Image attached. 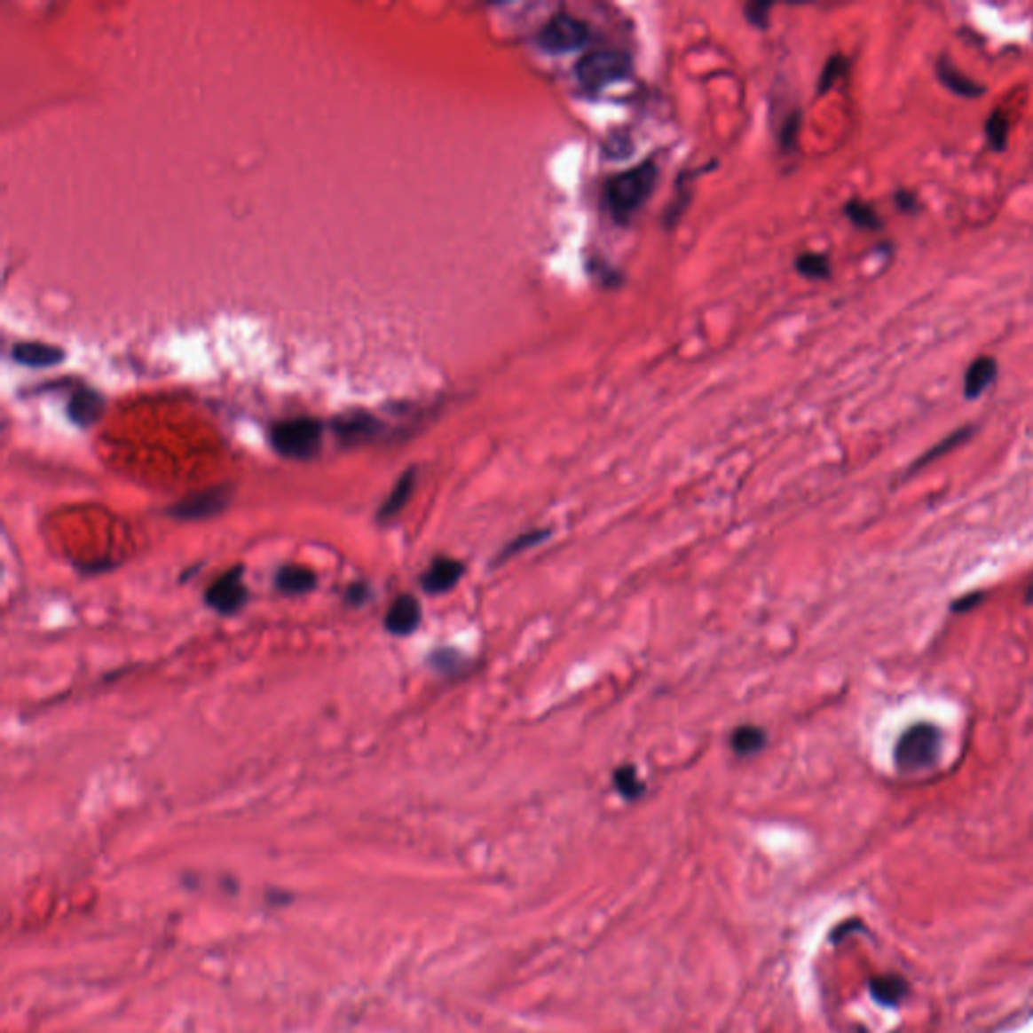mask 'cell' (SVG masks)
<instances>
[{
  "label": "cell",
  "mask_w": 1033,
  "mask_h": 1033,
  "mask_svg": "<svg viewBox=\"0 0 1033 1033\" xmlns=\"http://www.w3.org/2000/svg\"><path fill=\"white\" fill-rule=\"evenodd\" d=\"M656 176H658V170L652 160H648L644 164L626 170V172L616 174L614 178L608 180L606 204L618 223H626L646 204L656 186Z\"/></svg>",
  "instance_id": "cell-1"
},
{
  "label": "cell",
  "mask_w": 1033,
  "mask_h": 1033,
  "mask_svg": "<svg viewBox=\"0 0 1033 1033\" xmlns=\"http://www.w3.org/2000/svg\"><path fill=\"white\" fill-rule=\"evenodd\" d=\"M632 73V59L624 51H594L575 67V77L586 91L597 93L626 79Z\"/></svg>",
  "instance_id": "cell-2"
},
{
  "label": "cell",
  "mask_w": 1033,
  "mask_h": 1033,
  "mask_svg": "<svg viewBox=\"0 0 1033 1033\" xmlns=\"http://www.w3.org/2000/svg\"><path fill=\"white\" fill-rule=\"evenodd\" d=\"M323 428L313 418H293L272 428V448L285 459L307 461L319 453Z\"/></svg>",
  "instance_id": "cell-3"
},
{
  "label": "cell",
  "mask_w": 1033,
  "mask_h": 1033,
  "mask_svg": "<svg viewBox=\"0 0 1033 1033\" xmlns=\"http://www.w3.org/2000/svg\"><path fill=\"white\" fill-rule=\"evenodd\" d=\"M941 747V733L931 722H919L906 729L895 749L896 765L903 771H919L934 765Z\"/></svg>",
  "instance_id": "cell-4"
},
{
  "label": "cell",
  "mask_w": 1033,
  "mask_h": 1033,
  "mask_svg": "<svg viewBox=\"0 0 1033 1033\" xmlns=\"http://www.w3.org/2000/svg\"><path fill=\"white\" fill-rule=\"evenodd\" d=\"M589 39V27L572 14H556L537 35V43L551 55H565L581 49Z\"/></svg>",
  "instance_id": "cell-5"
},
{
  "label": "cell",
  "mask_w": 1033,
  "mask_h": 1033,
  "mask_svg": "<svg viewBox=\"0 0 1033 1033\" xmlns=\"http://www.w3.org/2000/svg\"><path fill=\"white\" fill-rule=\"evenodd\" d=\"M228 503H231L228 486H214V489L188 494L170 507L168 513L178 521H202L223 513Z\"/></svg>",
  "instance_id": "cell-6"
},
{
  "label": "cell",
  "mask_w": 1033,
  "mask_h": 1033,
  "mask_svg": "<svg viewBox=\"0 0 1033 1033\" xmlns=\"http://www.w3.org/2000/svg\"><path fill=\"white\" fill-rule=\"evenodd\" d=\"M247 600L248 589L245 586V581H242L241 567L220 575V578L209 587V592H206V603H209L212 610H217L218 614L225 616H233L239 610L245 608Z\"/></svg>",
  "instance_id": "cell-7"
},
{
  "label": "cell",
  "mask_w": 1033,
  "mask_h": 1033,
  "mask_svg": "<svg viewBox=\"0 0 1033 1033\" xmlns=\"http://www.w3.org/2000/svg\"><path fill=\"white\" fill-rule=\"evenodd\" d=\"M934 73H936V77H939L941 83L947 87L949 91H953L955 95H958V98L977 99L987 91L985 87L979 83V81L971 79L969 75H965V73L958 69L949 57H944V55L936 59Z\"/></svg>",
  "instance_id": "cell-8"
},
{
  "label": "cell",
  "mask_w": 1033,
  "mask_h": 1033,
  "mask_svg": "<svg viewBox=\"0 0 1033 1033\" xmlns=\"http://www.w3.org/2000/svg\"><path fill=\"white\" fill-rule=\"evenodd\" d=\"M382 422L366 412H351L348 416L337 418L334 422V430L339 438L348 445H359V442H367L378 437L382 432Z\"/></svg>",
  "instance_id": "cell-9"
},
{
  "label": "cell",
  "mask_w": 1033,
  "mask_h": 1033,
  "mask_svg": "<svg viewBox=\"0 0 1033 1033\" xmlns=\"http://www.w3.org/2000/svg\"><path fill=\"white\" fill-rule=\"evenodd\" d=\"M103 412H106V400H103V396L99 392H95V390L90 388L77 390L67 404V414L71 418V422L81 428H90L95 422H99Z\"/></svg>",
  "instance_id": "cell-10"
},
{
  "label": "cell",
  "mask_w": 1033,
  "mask_h": 1033,
  "mask_svg": "<svg viewBox=\"0 0 1033 1033\" xmlns=\"http://www.w3.org/2000/svg\"><path fill=\"white\" fill-rule=\"evenodd\" d=\"M998 374L999 364L995 358L981 356L977 359H973L971 366L966 367L963 378V394L966 400H977V398L983 396L989 386L998 380Z\"/></svg>",
  "instance_id": "cell-11"
},
{
  "label": "cell",
  "mask_w": 1033,
  "mask_h": 1033,
  "mask_svg": "<svg viewBox=\"0 0 1033 1033\" xmlns=\"http://www.w3.org/2000/svg\"><path fill=\"white\" fill-rule=\"evenodd\" d=\"M420 618H422V611H420V603L416 602V597L400 595L392 606H390L383 624H386V630L390 634H394V636H408V634L418 628Z\"/></svg>",
  "instance_id": "cell-12"
},
{
  "label": "cell",
  "mask_w": 1033,
  "mask_h": 1033,
  "mask_svg": "<svg viewBox=\"0 0 1033 1033\" xmlns=\"http://www.w3.org/2000/svg\"><path fill=\"white\" fill-rule=\"evenodd\" d=\"M462 573H464V565L461 562H456V559H448V557H440L430 567H428L426 573L422 575V587L426 589L428 594H445V592H448V589H453L456 584H459Z\"/></svg>",
  "instance_id": "cell-13"
},
{
  "label": "cell",
  "mask_w": 1033,
  "mask_h": 1033,
  "mask_svg": "<svg viewBox=\"0 0 1033 1033\" xmlns=\"http://www.w3.org/2000/svg\"><path fill=\"white\" fill-rule=\"evenodd\" d=\"M12 359L27 367H53L65 359V351L51 343L20 342L12 348Z\"/></svg>",
  "instance_id": "cell-14"
},
{
  "label": "cell",
  "mask_w": 1033,
  "mask_h": 1033,
  "mask_svg": "<svg viewBox=\"0 0 1033 1033\" xmlns=\"http://www.w3.org/2000/svg\"><path fill=\"white\" fill-rule=\"evenodd\" d=\"M414 486H416V470L410 469L408 472H404V475L400 477V481L394 485L392 493H390L388 499L382 503L380 511H378V519L380 521L394 519V516L400 513L406 505H408L412 493H414Z\"/></svg>",
  "instance_id": "cell-15"
},
{
  "label": "cell",
  "mask_w": 1033,
  "mask_h": 1033,
  "mask_svg": "<svg viewBox=\"0 0 1033 1033\" xmlns=\"http://www.w3.org/2000/svg\"><path fill=\"white\" fill-rule=\"evenodd\" d=\"M275 584L279 592H283L287 595H301L311 592L317 584V578L311 570H307V567L287 565L279 570Z\"/></svg>",
  "instance_id": "cell-16"
},
{
  "label": "cell",
  "mask_w": 1033,
  "mask_h": 1033,
  "mask_svg": "<svg viewBox=\"0 0 1033 1033\" xmlns=\"http://www.w3.org/2000/svg\"><path fill=\"white\" fill-rule=\"evenodd\" d=\"M765 745H767L765 730L759 729V727H753V725H743L739 729H735L733 737H730V747H733L737 755H741V757L759 753L765 747Z\"/></svg>",
  "instance_id": "cell-17"
},
{
  "label": "cell",
  "mask_w": 1033,
  "mask_h": 1033,
  "mask_svg": "<svg viewBox=\"0 0 1033 1033\" xmlns=\"http://www.w3.org/2000/svg\"><path fill=\"white\" fill-rule=\"evenodd\" d=\"M985 138L987 144L993 147L995 152H1003L1009 144V117L1005 112H993L985 122Z\"/></svg>",
  "instance_id": "cell-18"
},
{
  "label": "cell",
  "mask_w": 1033,
  "mask_h": 1033,
  "mask_svg": "<svg viewBox=\"0 0 1033 1033\" xmlns=\"http://www.w3.org/2000/svg\"><path fill=\"white\" fill-rule=\"evenodd\" d=\"M844 214L850 218V223L858 228H866V231H880L882 228V218L878 217V212L872 206L862 201H856V198L844 206Z\"/></svg>",
  "instance_id": "cell-19"
},
{
  "label": "cell",
  "mask_w": 1033,
  "mask_h": 1033,
  "mask_svg": "<svg viewBox=\"0 0 1033 1033\" xmlns=\"http://www.w3.org/2000/svg\"><path fill=\"white\" fill-rule=\"evenodd\" d=\"M614 785L626 800H638L644 793V781L632 765L618 767L614 773Z\"/></svg>",
  "instance_id": "cell-20"
},
{
  "label": "cell",
  "mask_w": 1033,
  "mask_h": 1033,
  "mask_svg": "<svg viewBox=\"0 0 1033 1033\" xmlns=\"http://www.w3.org/2000/svg\"><path fill=\"white\" fill-rule=\"evenodd\" d=\"M795 269H798L803 277L817 279V281H820V279H830L832 275V264L828 261V256L816 253H806L798 256Z\"/></svg>",
  "instance_id": "cell-21"
},
{
  "label": "cell",
  "mask_w": 1033,
  "mask_h": 1033,
  "mask_svg": "<svg viewBox=\"0 0 1033 1033\" xmlns=\"http://www.w3.org/2000/svg\"><path fill=\"white\" fill-rule=\"evenodd\" d=\"M846 71H848V61H846V57H842V55H833V57H830L828 61H825L824 69H822L820 83H817V91H820V93L830 91L832 87L836 85L838 81L846 75Z\"/></svg>",
  "instance_id": "cell-22"
},
{
  "label": "cell",
  "mask_w": 1033,
  "mask_h": 1033,
  "mask_svg": "<svg viewBox=\"0 0 1033 1033\" xmlns=\"http://www.w3.org/2000/svg\"><path fill=\"white\" fill-rule=\"evenodd\" d=\"M971 432H973V428L966 426V428H961V430H957V432H953V434H949L947 438L941 440L939 445H936L934 448L928 450V453H927L925 456H922V459L919 461V467H920V464H927V462L934 461L936 456H941V454H944V453H949V450H950V448H955L957 445H961L963 440H966V438L971 437Z\"/></svg>",
  "instance_id": "cell-23"
},
{
  "label": "cell",
  "mask_w": 1033,
  "mask_h": 1033,
  "mask_svg": "<svg viewBox=\"0 0 1033 1033\" xmlns=\"http://www.w3.org/2000/svg\"><path fill=\"white\" fill-rule=\"evenodd\" d=\"M548 535H549V531H531V533H527V535H519V537H516V540H513L503 549V553H501V559H507L509 556H515V553H521L523 549L533 548V545L541 543Z\"/></svg>",
  "instance_id": "cell-24"
},
{
  "label": "cell",
  "mask_w": 1033,
  "mask_h": 1033,
  "mask_svg": "<svg viewBox=\"0 0 1033 1033\" xmlns=\"http://www.w3.org/2000/svg\"><path fill=\"white\" fill-rule=\"evenodd\" d=\"M769 11H771V4L767 3H753L749 6H745V14H747L749 23H753L755 27H767L769 23Z\"/></svg>",
  "instance_id": "cell-25"
},
{
  "label": "cell",
  "mask_w": 1033,
  "mask_h": 1033,
  "mask_svg": "<svg viewBox=\"0 0 1033 1033\" xmlns=\"http://www.w3.org/2000/svg\"><path fill=\"white\" fill-rule=\"evenodd\" d=\"M895 204H896V209L904 214H917L920 209L919 198L909 190H898L895 194Z\"/></svg>",
  "instance_id": "cell-26"
},
{
  "label": "cell",
  "mask_w": 1033,
  "mask_h": 1033,
  "mask_svg": "<svg viewBox=\"0 0 1033 1033\" xmlns=\"http://www.w3.org/2000/svg\"><path fill=\"white\" fill-rule=\"evenodd\" d=\"M798 134H800V117L792 115L784 125V136H781V142H784L785 147H793L795 142H798Z\"/></svg>",
  "instance_id": "cell-27"
},
{
  "label": "cell",
  "mask_w": 1033,
  "mask_h": 1033,
  "mask_svg": "<svg viewBox=\"0 0 1033 1033\" xmlns=\"http://www.w3.org/2000/svg\"><path fill=\"white\" fill-rule=\"evenodd\" d=\"M367 597H370V589H367L366 584H356V586H350L348 589V602L353 603V606H359V603H364Z\"/></svg>",
  "instance_id": "cell-28"
}]
</instances>
